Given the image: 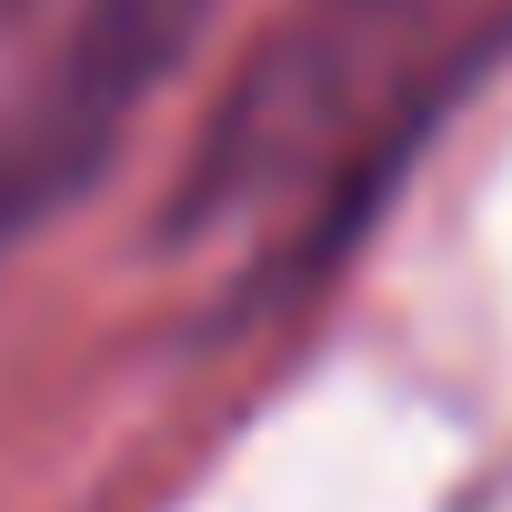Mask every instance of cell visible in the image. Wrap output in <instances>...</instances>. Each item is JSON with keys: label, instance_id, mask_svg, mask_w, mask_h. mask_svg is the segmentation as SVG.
Listing matches in <instances>:
<instances>
[{"label": "cell", "instance_id": "obj_1", "mask_svg": "<svg viewBox=\"0 0 512 512\" xmlns=\"http://www.w3.org/2000/svg\"><path fill=\"white\" fill-rule=\"evenodd\" d=\"M221 0H21L0 21V251L71 211Z\"/></svg>", "mask_w": 512, "mask_h": 512}]
</instances>
